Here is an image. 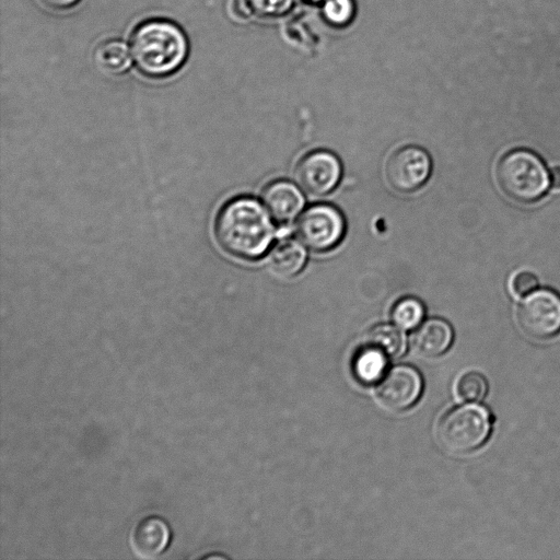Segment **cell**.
I'll list each match as a JSON object with an SVG mask.
<instances>
[{
  "label": "cell",
  "mask_w": 560,
  "mask_h": 560,
  "mask_svg": "<svg viewBox=\"0 0 560 560\" xmlns=\"http://www.w3.org/2000/svg\"><path fill=\"white\" fill-rule=\"evenodd\" d=\"M270 215L257 199L250 196L234 197L217 214L215 238L223 250L234 257L259 259L275 238L276 228Z\"/></svg>",
  "instance_id": "6da1fadb"
},
{
  "label": "cell",
  "mask_w": 560,
  "mask_h": 560,
  "mask_svg": "<svg viewBox=\"0 0 560 560\" xmlns=\"http://www.w3.org/2000/svg\"><path fill=\"white\" fill-rule=\"evenodd\" d=\"M130 51L139 72L150 79H164L185 65L189 43L178 24L165 19H150L133 30Z\"/></svg>",
  "instance_id": "7a4b0ae2"
},
{
  "label": "cell",
  "mask_w": 560,
  "mask_h": 560,
  "mask_svg": "<svg viewBox=\"0 0 560 560\" xmlns=\"http://www.w3.org/2000/svg\"><path fill=\"white\" fill-rule=\"evenodd\" d=\"M495 179L505 197L524 205L539 201L551 186L545 162L527 149L503 154L495 167Z\"/></svg>",
  "instance_id": "3957f363"
},
{
  "label": "cell",
  "mask_w": 560,
  "mask_h": 560,
  "mask_svg": "<svg viewBox=\"0 0 560 560\" xmlns=\"http://www.w3.org/2000/svg\"><path fill=\"white\" fill-rule=\"evenodd\" d=\"M489 411L480 405L467 404L447 411L436 428L440 445L451 454H468L481 447L491 433Z\"/></svg>",
  "instance_id": "277c9868"
},
{
  "label": "cell",
  "mask_w": 560,
  "mask_h": 560,
  "mask_svg": "<svg viewBox=\"0 0 560 560\" xmlns=\"http://www.w3.org/2000/svg\"><path fill=\"white\" fill-rule=\"evenodd\" d=\"M346 233V220L341 211L326 202L307 207L296 222L300 242L314 252L335 248Z\"/></svg>",
  "instance_id": "5b68a950"
},
{
  "label": "cell",
  "mask_w": 560,
  "mask_h": 560,
  "mask_svg": "<svg viewBox=\"0 0 560 560\" xmlns=\"http://www.w3.org/2000/svg\"><path fill=\"white\" fill-rule=\"evenodd\" d=\"M516 319L522 331L537 340L560 332V294L549 288L532 291L517 306Z\"/></svg>",
  "instance_id": "8992f818"
},
{
  "label": "cell",
  "mask_w": 560,
  "mask_h": 560,
  "mask_svg": "<svg viewBox=\"0 0 560 560\" xmlns=\"http://www.w3.org/2000/svg\"><path fill=\"white\" fill-rule=\"evenodd\" d=\"M432 171L429 153L418 145H405L394 151L385 165L388 184L400 192H411L422 187Z\"/></svg>",
  "instance_id": "52a82bcc"
},
{
  "label": "cell",
  "mask_w": 560,
  "mask_h": 560,
  "mask_svg": "<svg viewBox=\"0 0 560 560\" xmlns=\"http://www.w3.org/2000/svg\"><path fill=\"white\" fill-rule=\"evenodd\" d=\"M342 165L336 154L327 150H315L305 154L298 163L295 178L299 185L313 196H324L339 184Z\"/></svg>",
  "instance_id": "ba28073f"
},
{
  "label": "cell",
  "mask_w": 560,
  "mask_h": 560,
  "mask_svg": "<svg viewBox=\"0 0 560 560\" xmlns=\"http://www.w3.org/2000/svg\"><path fill=\"white\" fill-rule=\"evenodd\" d=\"M421 392L420 373L412 366L397 365L380 382L376 396L385 408L402 411L416 404Z\"/></svg>",
  "instance_id": "9c48e42d"
},
{
  "label": "cell",
  "mask_w": 560,
  "mask_h": 560,
  "mask_svg": "<svg viewBox=\"0 0 560 560\" xmlns=\"http://www.w3.org/2000/svg\"><path fill=\"white\" fill-rule=\"evenodd\" d=\"M171 529L160 516L148 515L139 520L130 530L129 546L141 559H151L161 555L168 546Z\"/></svg>",
  "instance_id": "30bf717a"
},
{
  "label": "cell",
  "mask_w": 560,
  "mask_h": 560,
  "mask_svg": "<svg viewBox=\"0 0 560 560\" xmlns=\"http://www.w3.org/2000/svg\"><path fill=\"white\" fill-rule=\"evenodd\" d=\"M265 207L278 222H290L302 211L304 197L299 187L287 180L269 183L261 192Z\"/></svg>",
  "instance_id": "8fae6325"
},
{
  "label": "cell",
  "mask_w": 560,
  "mask_h": 560,
  "mask_svg": "<svg viewBox=\"0 0 560 560\" xmlns=\"http://www.w3.org/2000/svg\"><path fill=\"white\" fill-rule=\"evenodd\" d=\"M454 332L451 325L441 318H430L412 335L413 350L424 358H436L452 345Z\"/></svg>",
  "instance_id": "7c38bea8"
},
{
  "label": "cell",
  "mask_w": 560,
  "mask_h": 560,
  "mask_svg": "<svg viewBox=\"0 0 560 560\" xmlns=\"http://www.w3.org/2000/svg\"><path fill=\"white\" fill-rule=\"evenodd\" d=\"M307 254L304 245L293 238L279 241L270 252L272 270L282 277L296 276L306 264Z\"/></svg>",
  "instance_id": "4fadbf2b"
},
{
  "label": "cell",
  "mask_w": 560,
  "mask_h": 560,
  "mask_svg": "<svg viewBox=\"0 0 560 560\" xmlns=\"http://www.w3.org/2000/svg\"><path fill=\"white\" fill-rule=\"evenodd\" d=\"M96 66L106 73L118 75L131 66V51L120 39H107L101 43L94 52Z\"/></svg>",
  "instance_id": "5bb4252c"
},
{
  "label": "cell",
  "mask_w": 560,
  "mask_h": 560,
  "mask_svg": "<svg viewBox=\"0 0 560 560\" xmlns=\"http://www.w3.org/2000/svg\"><path fill=\"white\" fill-rule=\"evenodd\" d=\"M388 361L382 352L363 343L353 358L352 371L360 383L373 384L382 378Z\"/></svg>",
  "instance_id": "9a60e30c"
},
{
  "label": "cell",
  "mask_w": 560,
  "mask_h": 560,
  "mask_svg": "<svg viewBox=\"0 0 560 560\" xmlns=\"http://www.w3.org/2000/svg\"><path fill=\"white\" fill-rule=\"evenodd\" d=\"M364 345L382 352L390 360L404 353L406 340L399 327L397 328L389 324H380L369 331Z\"/></svg>",
  "instance_id": "2e32d148"
},
{
  "label": "cell",
  "mask_w": 560,
  "mask_h": 560,
  "mask_svg": "<svg viewBox=\"0 0 560 560\" xmlns=\"http://www.w3.org/2000/svg\"><path fill=\"white\" fill-rule=\"evenodd\" d=\"M423 316V304L412 296L400 299L392 310V319L400 329H412L417 327Z\"/></svg>",
  "instance_id": "e0dca14e"
},
{
  "label": "cell",
  "mask_w": 560,
  "mask_h": 560,
  "mask_svg": "<svg viewBox=\"0 0 560 560\" xmlns=\"http://www.w3.org/2000/svg\"><path fill=\"white\" fill-rule=\"evenodd\" d=\"M487 392V381L477 372H469L462 375L456 384L457 397L466 402H478L482 400Z\"/></svg>",
  "instance_id": "ac0fdd59"
},
{
  "label": "cell",
  "mask_w": 560,
  "mask_h": 560,
  "mask_svg": "<svg viewBox=\"0 0 560 560\" xmlns=\"http://www.w3.org/2000/svg\"><path fill=\"white\" fill-rule=\"evenodd\" d=\"M325 19L334 25H346L353 16L352 0H326L324 5Z\"/></svg>",
  "instance_id": "d6986e66"
},
{
  "label": "cell",
  "mask_w": 560,
  "mask_h": 560,
  "mask_svg": "<svg viewBox=\"0 0 560 560\" xmlns=\"http://www.w3.org/2000/svg\"><path fill=\"white\" fill-rule=\"evenodd\" d=\"M248 8L261 16H277L287 13L293 0H245Z\"/></svg>",
  "instance_id": "ffe728a7"
},
{
  "label": "cell",
  "mask_w": 560,
  "mask_h": 560,
  "mask_svg": "<svg viewBox=\"0 0 560 560\" xmlns=\"http://www.w3.org/2000/svg\"><path fill=\"white\" fill-rule=\"evenodd\" d=\"M538 287L536 276L529 271L516 273L512 280V291L517 296H525Z\"/></svg>",
  "instance_id": "44dd1931"
},
{
  "label": "cell",
  "mask_w": 560,
  "mask_h": 560,
  "mask_svg": "<svg viewBox=\"0 0 560 560\" xmlns=\"http://www.w3.org/2000/svg\"><path fill=\"white\" fill-rule=\"evenodd\" d=\"M81 0H39V2L52 10L62 11L77 5Z\"/></svg>",
  "instance_id": "7402d4cb"
},
{
  "label": "cell",
  "mask_w": 560,
  "mask_h": 560,
  "mask_svg": "<svg viewBox=\"0 0 560 560\" xmlns=\"http://www.w3.org/2000/svg\"><path fill=\"white\" fill-rule=\"evenodd\" d=\"M550 183L555 189H560V166H553L550 171Z\"/></svg>",
  "instance_id": "603a6c76"
},
{
  "label": "cell",
  "mask_w": 560,
  "mask_h": 560,
  "mask_svg": "<svg viewBox=\"0 0 560 560\" xmlns=\"http://www.w3.org/2000/svg\"><path fill=\"white\" fill-rule=\"evenodd\" d=\"M233 9L235 11V14L240 18H245L247 15V8L242 4L240 0H236L233 4Z\"/></svg>",
  "instance_id": "cb8c5ba5"
},
{
  "label": "cell",
  "mask_w": 560,
  "mask_h": 560,
  "mask_svg": "<svg viewBox=\"0 0 560 560\" xmlns=\"http://www.w3.org/2000/svg\"><path fill=\"white\" fill-rule=\"evenodd\" d=\"M308 2H312V3H319V2H323V1H326V0H306Z\"/></svg>",
  "instance_id": "d4e9b609"
}]
</instances>
